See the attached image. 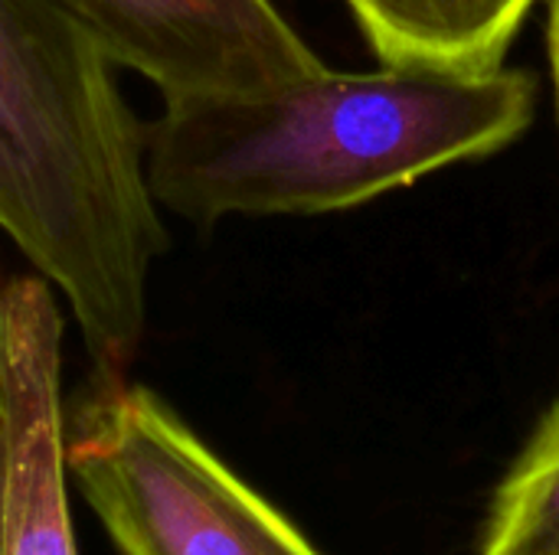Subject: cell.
<instances>
[{
	"mask_svg": "<svg viewBox=\"0 0 559 555\" xmlns=\"http://www.w3.org/2000/svg\"><path fill=\"white\" fill-rule=\"evenodd\" d=\"M534 105L537 82L508 65H328L262 95L164 105L147 124V186L160 209L203 229L226 216L337 213L508 147Z\"/></svg>",
	"mask_w": 559,
	"mask_h": 555,
	"instance_id": "obj_1",
	"label": "cell"
},
{
	"mask_svg": "<svg viewBox=\"0 0 559 555\" xmlns=\"http://www.w3.org/2000/svg\"><path fill=\"white\" fill-rule=\"evenodd\" d=\"M66 468L121 555H324L124 376H95L66 415Z\"/></svg>",
	"mask_w": 559,
	"mask_h": 555,
	"instance_id": "obj_3",
	"label": "cell"
},
{
	"mask_svg": "<svg viewBox=\"0 0 559 555\" xmlns=\"http://www.w3.org/2000/svg\"><path fill=\"white\" fill-rule=\"evenodd\" d=\"M164 105L275 92L328 62L272 0H46Z\"/></svg>",
	"mask_w": 559,
	"mask_h": 555,
	"instance_id": "obj_4",
	"label": "cell"
},
{
	"mask_svg": "<svg viewBox=\"0 0 559 555\" xmlns=\"http://www.w3.org/2000/svg\"><path fill=\"white\" fill-rule=\"evenodd\" d=\"M62 298L36 272L0 294V555H75L69 520Z\"/></svg>",
	"mask_w": 559,
	"mask_h": 555,
	"instance_id": "obj_5",
	"label": "cell"
},
{
	"mask_svg": "<svg viewBox=\"0 0 559 555\" xmlns=\"http://www.w3.org/2000/svg\"><path fill=\"white\" fill-rule=\"evenodd\" d=\"M115 72L46 0H0V232L59 291L95 376L134 360L170 245Z\"/></svg>",
	"mask_w": 559,
	"mask_h": 555,
	"instance_id": "obj_2",
	"label": "cell"
},
{
	"mask_svg": "<svg viewBox=\"0 0 559 555\" xmlns=\"http://www.w3.org/2000/svg\"><path fill=\"white\" fill-rule=\"evenodd\" d=\"M383 65L495 72L534 0H344Z\"/></svg>",
	"mask_w": 559,
	"mask_h": 555,
	"instance_id": "obj_6",
	"label": "cell"
},
{
	"mask_svg": "<svg viewBox=\"0 0 559 555\" xmlns=\"http://www.w3.org/2000/svg\"><path fill=\"white\" fill-rule=\"evenodd\" d=\"M475 555H559V399L501 478Z\"/></svg>",
	"mask_w": 559,
	"mask_h": 555,
	"instance_id": "obj_7",
	"label": "cell"
},
{
	"mask_svg": "<svg viewBox=\"0 0 559 555\" xmlns=\"http://www.w3.org/2000/svg\"><path fill=\"white\" fill-rule=\"evenodd\" d=\"M547 49H550V72H554V85H557V105H559V0H550Z\"/></svg>",
	"mask_w": 559,
	"mask_h": 555,
	"instance_id": "obj_8",
	"label": "cell"
}]
</instances>
